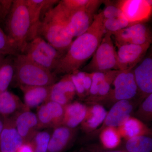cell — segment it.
I'll use <instances>...</instances> for the list:
<instances>
[{
  "mask_svg": "<svg viewBox=\"0 0 152 152\" xmlns=\"http://www.w3.org/2000/svg\"><path fill=\"white\" fill-rule=\"evenodd\" d=\"M106 31L101 12L95 15L92 23L86 31L77 37L61 58L53 72L69 75L79 70L92 57L100 44Z\"/></svg>",
  "mask_w": 152,
  "mask_h": 152,
  "instance_id": "6da1fadb",
  "label": "cell"
},
{
  "mask_svg": "<svg viewBox=\"0 0 152 152\" xmlns=\"http://www.w3.org/2000/svg\"><path fill=\"white\" fill-rule=\"evenodd\" d=\"M37 36L45 39L62 56L67 51L73 38L67 31L59 3L45 15L38 29Z\"/></svg>",
  "mask_w": 152,
  "mask_h": 152,
  "instance_id": "7a4b0ae2",
  "label": "cell"
},
{
  "mask_svg": "<svg viewBox=\"0 0 152 152\" xmlns=\"http://www.w3.org/2000/svg\"><path fill=\"white\" fill-rule=\"evenodd\" d=\"M6 34L21 54L30 41L31 23L26 0H13L4 26Z\"/></svg>",
  "mask_w": 152,
  "mask_h": 152,
  "instance_id": "3957f363",
  "label": "cell"
},
{
  "mask_svg": "<svg viewBox=\"0 0 152 152\" xmlns=\"http://www.w3.org/2000/svg\"><path fill=\"white\" fill-rule=\"evenodd\" d=\"M14 75L19 86H45L56 82V75L23 54L14 58Z\"/></svg>",
  "mask_w": 152,
  "mask_h": 152,
  "instance_id": "277c9868",
  "label": "cell"
},
{
  "mask_svg": "<svg viewBox=\"0 0 152 152\" xmlns=\"http://www.w3.org/2000/svg\"><path fill=\"white\" fill-rule=\"evenodd\" d=\"M113 70H118L117 53L112 39V34L106 31L92 58L83 71L92 73Z\"/></svg>",
  "mask_w": 152,
  "mask_h": 152,
  "instance_id": "5b68a950",
  "label": "cell"
},
{
  "mask_svg": "<svg viewBox=\"0 0 152 152\" xmlns=\"http://www.w3.org/2000/svg\"><path fill=\"white\" fill-rule=\"evenodd\" d=\"M23 54L35 63L53 72L62 55L43 38L37 36L28 43Z\"/></svg>",
  "mask_w": 152,
  "mask_h": 152,
  "instance_id": "8992f818",
  "label": "cell"
},
{
  "mask_svg": "<svg viewBox=\"0 0 152 152\" xmlns=\"http://www.w3.org/2000/svg\"><path fill=\"white\" fill-rule=\"evenodd\" d=\"M64 13L66 28L73 38L81 35L86 32L92 23L95 12L100 6H95L68 12L59 1Z\"/></svg>",
  "mask_w": 152,
  "mask_h": 152,
  "instance_id": "52a82bcc",
  "label": "cell"
},
{
  "mask_svg": "<svg viewBox=\"0 0 152 152\" xmlns=\"http://www.w3.org/2000/svg\"><path fill=\"white\" fill-rule=\"evenodd\" d=\"M113 84L114 88L103 101L110 100L115 103L118 101L132 100L139 94L133 69L120 70Z\"/></svg>",
  "mask_w": 152,
  "mask_h": 152,
  "instance_id": "ba28073f",
  "label": "cell"
},
{
  "mask_svg": "<svg viewBox=\"0 0 152 152\" xmlns=\"http://www.w3.org/2000/svg\"><path fill=\"white\" fill-rule=\"evenodd\" d=\"M135 107L132 100H121L116 102L107 112L103 122L100 126L88 134V139H93L99 135L104 129L109 127L118 128L131 116Z\"/></svg>",
  "mask_w": 152,
  "mask_h": 152,
  "instance_id": "9c48e42d",
  "label": "cell"
},
{
  "mask_svg": "<svg viewBox=\"0 0 152 152\" xmlns=\"http://www.w3.org/2000/svg\"><path fill=\"white\" fill-rule=\"evenodd\" d=\"M113 36L117 47L125 44L142 45L152 42L151 30L144 23L131 25L113 33Z\"/></svg>",
  "mask_w": 152,
  "mask_h": 152,
  "instance_id": "30bf717a",
  "label": "cell"
},
{
  "mask_svg": "<svg viewBox=\"0 0 152 152\" xmlns=\"http://www.w3.org/2000/svg\"><path fill=\"white\" fill-rule=\"evenodd\" d=\"M152 1L122 0L116 3L131 24L144 23L152 13Z\"/></svg>",
  "mask_w": 152,
  "mask_h": 152,
  "instance_id": "8fae6325",
  "label": "cell"
},
{
  "mask_svg": "<svg viewBox=\"0 0 152 152\" xmlns=\"http://www.w3.org/2000/svg\"><path fill=\"white\" fill-rule=\"evenodd\" d=\"M151 45V43L142 45L128 44L118 47V70L134 69L142 59Z\"/></svg>",
  "mask_w": 152,
  "mask_h": 152,
  "instance_id": "7c38bea8",
  "label": "cell"
},
{
  "mask_svg": "<svg viewBox=\"0 0 152 152\" xmlns=\"http://www.w3.org/2000/svg\"><path fill=\"white\" fill-rule=\"evenodd\" d=\"M64 114V106L48 101L38 107L37 118L39 129L54 128L61 126Z\"/></svg>",
  "mask_w": 152,
  "mask_h": 152,
  "instance_id": "4fadbf2b",
  "label": "cell"
},
{
  "mask_svg": "<svg viewBox=\"0 0 152 152\" xmlns=\"http://www.w3.org/2000/svg\"><path fill=\"white\" fill-rule=\"evenodd\" d=\"M15 126L24 142H29L39 130V124L36 114L25 107L13 116Z\"/></svg>",
  "mask_w": 152,
  "mask_h": 152,
  "instance_id": "5bb4252c",
  "label": "cell"
},
{
  "mask_svg": "<svg viewBox=\"0 0 152 152\" xmlns=\"http://www.w3.org/2000/svg\"><path fill=\"white\" fill-rule=\"evenodd\" d=\"M24 143L15 126L13 116H4L0 136V152H17Z\"/></svg>",
  "mask_w": 152,
  "mask_h": 152,
  "instance_id": "9a60e30c",
  "label": "cell"
},
{
  "mask_svg": "<svg viewBox=\"0 0 152 152\" xmlns=\"http://www.w3.org/2000/svg\"><path fill=\"white\" fill-rule=\"evenodd\" d=\"M77 129L61 126L54 129L47 152H65L75 140Z\"/></svg>",
  "mask_w": 152,
  "mask_h": 152,
  "instance_id": "2e32d148",
  "label": "cell"
},
{
  "mask_svg": "<svg viewBox=\"0 0 152 152\" xmlns=\"http://www.w3.org/2000/svg\"><path fill=\"white\" fill-rule=\"evenodd\" d=\"M139 94L145 99L152 93V58L146 57L133 69Z\"/></svg>",
  "mask_w": 152,
  "mask_h": 152,
  "instance_id": "e0dca14e",
  "label": "cell"
},
{
  "mask_svg": "<svg viewBox=\"0 0 152 152\" xmlns=\"http://www.w3.org/2000/svg\"><path fill=\"white\" fill-rule=\"evenodd\" d=\"M76 94L71 75H66L58 82L52 85L48 101L65 106L70 103Z\"/></svg>",
  "mask_w": 152,
  "mask_h": 152,
  "instance_id": "ac0fdd59",
  "label": "cell"
},
{
  "mask_svg": "<svg viewBox=\"0 0 152 152\" xmlns=\"http://www.w3.org/2000/svg\"><path fill=\"white\" fill-rule=\"evenodd\" d=\"M51 86H21L23 94L24 105L28 109L39 107L49 100Z\"/></svg>",
  "mask_w": 152,
  "mask_h": 152,
  "instance_id": "d6986e66",
  "label": "cell"
},
{
  "mask_svg": "<svg viewBox=\"0 0 152 152\" xmlns=\"http://www.w3.org/2000/svg\"><path fill=\"white\" fill-rule=\"evenodd\" d=\"M107 113L103 106L99 104L87 107L86 116L80 124L82 130L87 134L94 132L102 124Z\"/></svg>",
  "mask_w": 152,
  "mask_h": 152,
  "instance_id": "ffe728a7",
  "label": "cell"
},
{
  "mask_svg": "<svg viewBox=\"0 0 152 152\" xmlns=\"http://www.w3.org/2000/svg\"><path fill=\"white\" fill-rule=\"evenodd\" d=\"M86 106L78 102L70 103L64 106V114L62 125L75 129L81 124L84 119Z\"/></svg>",
  "mask_w": 152,
  "mask_h": 152,
  "instance_id": "44dd1931",
  "label": "cell"
},
{
  "mask_svg": "<svg viewBox=\"0 0 152 152\" xmlns=\"http://www.w3.org/2000/svg\"><path fill=\"white\" fill-rule=\"evenodd\" d=\"M122 137L126 140L139 136H151V129L143 122L134 117H130L121 126L118 128Z\"/></svg>",
  "mask_w": 152,
  "mask_h": 152,
  "instance_id": "7402d4cb",
  "label": "cell"
},
{
  "mask_svg": "<svg viewBox=\"0 0 152 152\" xmlns=\"http://www.w3.org/2000/svg\"><path fill=\"white\" fill-rule=\"evenodd\" d=\"M18 97L8 91L0 93V114L10 116L25 107Z\"/></svg>",
  "mask_w": 152,
  "mask_h": 152,
  "instance_id": "603a6c76",
  "label": "cell"
},
{
  "mask_svg": "<svg viewBox=\"0 0 152 152\" xmlns=\"http://www.w3.org/2000/svg\"><path fill=\"white\" fill-rule=\"evenodd\" d=\"M31 23L30 41L37 36L38 29L40 24L42 10L45 0H26Z\"/></svg>",
  "mask_w": 152,
  "mask_h": 152,
  "instance_id": "cb8c5ba5",
  "label": "cell"
},
{
  "mask_svg": "<svg viewBox=\"0 0 152 152\" xmlns=\"http://www.w3.org/2000/svg\"><path fill=\"white\" fill-rule=\"evenodd\" d=\"M125 148L128 152H152V138L147 136L133 137L126 141Z\"/></svg>",
  "mask_w": 152,
  "mask_h": 152,
  "instance_id": "d4e9b609",
  "label": "cell"
},
{
  "mask_svg": "<svg viewBox=\"0 0 152 152\" xmlns=\"http://www.w3.org/2000/svg\"><path fill=\"white\" fill-rule=\"evenodd\" d=\"M12 57H6L0 66V93L7 91L13 79L14 58Z\"/></svg>",
  "mask_w": 152,
  "mask_h": 152,
  "instance_id": "484cf974",
  "label": "cell"
},
{
  "mask_svg": "<svg viewBox=\"0 0 152 152\" xmlns=\"http://www.w3.org/2000/svg\"><path fill=\"white\" fill-rule=\"evenodd\" d=\"M99 136L102 148L107 150L116 148L121 141V137L116 128H106L100 133Z\"/></svg>",
  "mask_w": 152,
  "mask_h": 152,
  "instance_id": "4316f807",
  "label": "cell"
},
{
  "mask_svg": "<svg viewBox=\"0 0 152 152\" xmlns=\"http://www.w3.org/2000/svg\"><path fill=\"white\" fill-rule=\"evenodd\" d=\"M119 71L117 70L107 71L105 78L101 85L97 96L92 99L86 100L92 104H98L100 102H102L110 91L111 85L113 84L116 76Z\"/></svg>",
  "mask_w": 152,
  "mask_h": 152,
  "instance_id": "83f0119b",
  "label": "cell"
},
{
  "mask_svg": "<svg viewBox=\"0 0 152 152\" xmlns=\"http://www.w3.org/2000/svg\"><path fill=\"white\" fill-rule=\"evenodd\" d=\"M51 134L48 131H38L29 142L34 152H47Z\"/></svg>",
  "mask_w": 152,
  "mask_h": 152,
  "instance_id": "f1b7e54d",
  "label": "cell"
},
{
  "mask_svg": "<svg viewBox=\"0 0 152 152\" xmlns=\"http://www.w3.org/2000/svg\"><path fill=\"white\" fill-rule=\"evenodd\" d=\"M20 54L14 42L0 27V54L15 57Z\"/></svg>",
  "mask_w": 152,
  "mask_h": 152,
  "instance_id": "f546056e",
  "label": "cell"
},
{
  "mask_svg": "<svg viewBox=\"0 0 152 152\" xmlns=\"http://www.w3.org/2000/svg\"><path fill=\"white\" fill-rule=\"evenodd\" d=\"M63 7L68 12H72L79 9L100 6L104 1L99 0H64L60 1Z\"/></svg>",
  "mask_w": 152,
  "mask_h": 152,
  "instance_id": "4dcf8cb0",
  "label": "cell"
},
{
  "mask_svg": "<svg viewBox=\"0 0 152 152\" xmlns=\"http://www.w3.org/2000/svg\"><path fill=\"white\" fill-rule=\"evenodd\" d=\"M135 115L142 122L148 123L152 120V94L145 98L140 104Z\"/></svg>",
  "mask_w": 152,
  "mask_h": 152,
  "instance_id": "1f68e13d",
  "label": "cell"
},
{
  "mask_svg": "<svg viewBox=\"0 0 152 152\" xmlns=\"http://www.w3.org/2000/svg\"><path fill=\"white\" fill-rule=\"evenodd\" d=\"M103 24L106 32H109L112 34L132 25L125 17L103 19Z\"/></svg>",
  "mask_w": 152,
  "mask_h": 152,
  "instance_id": "d6a6232c",
  "label": "cell"
},
{
  "mask_svg": "<svg viewBox=\"0 0 152 152\" xmlns=\"http://www.w3.org/2000/svg\"><path fill=\"white\" fill-rule=\"evenodd\" d=\"M107 72H98L91 73L92 75V83L89 95L90 96L86 100L92 99L97 96L101 85L102 84L105 78Z\"/></svg>",
  "mask_w": 152,
  "mask_h": 152,
  "instance_id": "836d02e7",
  "label": "cell"
},
{
  "mask_svg": "<svg viewBox=\"0 0 152 152\" xmlns=\"http://www.w3.org/2000/svg\"><path fill=\"white\" fill-rule=\"evenodd\" d=\"M104 3L105 6L103 11L101 12L104 20L124 17L116 4L109 1H104Z\"/></svg>",
  "mask_w": 152,
  "mask_h": 152,
  "instance_id": "e575fe53",
  "label": "cell"
},
{
  "mask_svg": "<svg viewBox=\"0 0 152 152\" xmlns=\"http://www.w3.org/2000/svg\"><path fill=\"white\" fill-rule=\"evenodd\" d=\"M13 0H0V27L4 26L7 18L10 13Z\"/></svg>",
  "mask_w": 152,
  "mask_h": 152,
  "instance_id": "d590c367",
  "label": "cell"
},
{
  "mask_svg": "<svg viewBox=\"0 0 152 152\" xmlns=\"http://www.w3.org/2000/svg\"><path fill=\"white\" fill-rule=\"evenodd\" d=\"M74 72L79 78L81 79L86 95H89L90 88L92 83L91 73L79 70Z\"/></svg>",
  "mask_w": 152,
  "mask_h": 152,
  "instance_id": "8d00e7d4",
  "label": "cell"
},
{
  "mask_svg": "<svg viewBox=\"0 0 152 152\" xmlns=\"http://www.w3.org/2000/svg\"><path fill=\"white\" fill-rule=\"evenodd\" d=\"M71 79L75 89L76 94L79 97H84L86 95L82 80L75 72L70 74Z\"/></svg>",
  "mask_w": 152,
  "mask_h": 152,
  "instance_id": "74e56055",
  "label": "cell"
},
{
  "mask_svg": "<svg viewBox=\"0 0 152 152\" xmlns=\"http://www.w3.org/2000/svg\"><path fill=\"white\" fill-rule=\"evenodd\" d=\"M80 152H128L126 151L125 150H101L99 148H86L85 149L83 150Z\"/></svg>",
  "mask_w": 152,
  "mask_h": 152,
  "instance_id": "f35d334b",
  "label": "cell"
},
{
  "mask_svg": "<svg viewBox=\"0 0 152 152\" xmlns=\"http://www.w3.org/2000/svg\"><path fill=\"white\" fill-rule=\"evenodd\" d=\"M17 152H34V151L31 144L30 142H25L19 148Z\"/></svg>",
  "mask_w": 152,
  "mask_h": 152,
  "instance_id": "ab89813d",
  "label": "cell"
},
{
  "mask_svg": "<svg viewBox=\"0 0 152 152\" xmlns=\"http://www.w3.org/2000/svg\"><path fill=\"white\" fill-rule=\"evenodd\" d=\"M4 116L0 114V136L4 127Z\"/></svg>",
  "mask_w": 152,
  "mask_h": 152,
  "instance_id": "60d3db41",
  "label": "cell"
},
{
  "mask_svg": "<svg viewBox=\"0 0 152 152\" xmlns=\"http://www.w3.org/2000/svg\"><path fill=\"white\" fill-rule=\"evenodd\" d=\"M6 56L4 55L0 54V66L1 65L2 63L4 61V60Z\"/></svg>",
  "mask_w": 152,
  "mask_h": 152,
  "instance_id": "b9f144b4",
  "label": "cell"
}]
</instances>
